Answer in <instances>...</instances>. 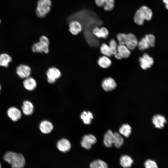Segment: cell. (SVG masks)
<instances>
[{
    "mask_svg": "<svg viewBox=\"0 0 168 168\" xmlns=\"http://www.w3.org/2000/svg\"><path fill=\"white\" fill-rule=\"evenodd\" d=\"M80 117L84 123L86 124H91L93 118L91 112L86 111H84L81 113Z\"/></svg>",
    "mask_w": 168,
    "mask_h": 168,
    "instance_id": "25",
    "label": "cell"
},
{
    "mask_svg": "<svg viewBox=\"0 0 168 168\" xmlns=\"http://www.w3.org/2000/svg\"><path fill=\"white\" fill-rule=\"evenodd\" d=\"M49 45L40 42L35 43L32 46V51L36 53L48 54L49 52Z\"/></svg>",
    "mask_w": 168,
    "mask_h": 168,
    "instance_id": "8",
    "label": "cell"
},
{
    "mask_svg": "<svg viewBox=\"0 0 168 168\" xmlns=\"http://www.w3.org/2000/svg\"><path fill=\"white\" fill-rule=\"evenodd\" d=\"M90 168H108L107 164L103 161L97 160L92 161L90 164Z\"/></svg>",
    "mask_w": 168,
    "mask_h": 168,
    "instance_id": "28",
    "label": "cell"
},
{
    "mask_svg": "<svg viewBox=\"0 0 168 168\" xmlns=\"http://www.w3.org/2000/svg\"><path fill=\"white\" fill-rule=\"evenodd\" d=\"M0 168H2V166H1V165L0 163Z\"/></svg>",
    "mask_w": 168,
    "mask_h": 168,
    "instance_id": "38",
    "label": "cell"
},
{
    "mask_svg": "<svg viewBox=\"0 0 168 168\" xmlns=\"http://www.w3.org/2000/svg\"><path fill=\"white\" fill-rule=\"evenodd\" d=\"M57 147L60 151L66 152L70 150L71 144L68 139L63 138L60 139L57 142Z\"/></svg>",
    "mask_w": 168,
    "mask_h": 168,
    "instance_id": "17",
    "label": "cell"
},
{
    "mask_svg": "<svg viewBox=\"0 0 168 168\" xmlns=\"http://www.w3.org/2000/svg\"><path fill=\"white\" fill-rule=\"evenodd\" d=\"M69 30L73 35H77L82 31V26L81 23L76 20L71 21L69 24Z\"/></svg>",
    "mask_w": 168,
    "mask_h": 168,
    "instance_id": "12",
    "label": "cell"
},
{
    "mask_svg": "<svg viewBox=\"0 0 168 168\" xmlns=\"http://www.w3.org/2000/svg\"><path fill=\"white\" fill-rule=\"evenodd\" d=\"M98 65L103 68L109 67L112 64V62L108 57L103 56L99 58L97 61Z\"/></svg>",
    "mask_w": 168,
    "mask_h": 168,
    "instance_id": "22",
    "label": "cell"
},
{
    "mask_svg": "<svg viewBox=\"0 0 168 168\" xmlns=\"http://www.w3.org/2000/svg\"><path fill=\"white\" fill-rule=\"evenodd\" d=\"M21 108L23 113L26 115L32 114L34 111V105L28 100H26L23 102Z\"/></svg>",
    "mask_w": 168,
    "mask_h": 168,
    "instance_id": "19",
    "label": "cell"
},
{
    "mask_svg": "<svg viewBox=\"0 0 168 168\" xmlns=\"http://www.w3.org/2000/svg\"><path fill=\"white\" fill-rule=\"evenodd\" d=\"M117 52L120 54L123 58H128L131 54L130 50L124 44H119L118 45Z\"/></svg>",
    "mask_w": 168,
    "mask_h": 168,
    "instance_id": "23",
    "label": "cell"
},
{
    "mask_svg": "<svg viewBox=\"0 0 168 168\" xmlns=\"http://www.w3.org/2000/svg\"><path fill=\"white\" fill-rule=\"evenodd\" d=\"M1 86L0 84V91L1 90Z\"/></svg>",
    "mask_w": 168,
    "mask_h": 168,
    "instance_id": "37",
    "label": "cell"
},
{
    "mask_svg": "<svg viewBox=\"0 0 168 168\" xmlns=\"http://www.w3.org/2000/svg\"><path fill=\"white\" fill-rule=\"evenodd\" d=\"M31 69L28 65L21 64L16 68V72L17 75L21 78L25 79L30 76Z\"/></svg>",
    "mask_w": 168,
    "mask_h": 168,
    "instance_id": "5",
    "label": "cell"
},
{
    "mask_svg": "<svg viewBox=\"0 0 168 168\" xmlns=\"http://www.w3.org/2000/svg\"><path fill=\"white\" fill-rule=\"evenodd\" d=\"M114 133L111 130H108L105 134L103 139L105 145L108 147H111L113 144Z\"/></svg>",
    "mask_w": 168,
    "mask_h": 168,
    "instance_id": "18",
    "label": "cell"
},
{
    "mask_svg": "<svg viewBox=\"0 0 168 168\" xmlns=\"http://www.w3.org/2000/svg\"><path fill=\"white\" fill-rule=\"evenodd\" d=\"M96 4L99 7H103L104 10L110 11L114 7V0H95Z\"/></svg>",
    "mask_w": 168,
    "mask_h": 168,
    "instance_id": "10",
    "label": "cell"
},
{
    "mask_svg": "<svg viewBox=\"0 0 168 168\" xmlns=\"http://www.w3.org/2000/svg\"><path fill=\"white\" fill-rule=\"evenodd\" d=\"M100 51L104 56L108 57L111 56L113 55L109 45L105 43H103L101 45Z\"/></svg>",
    "mask_w": 168,
    "mask_h": 168,
    "instance_id": "29",
    "label": "cell"
},
{
    "mask_svg": "<svg viewBox=\"0 0 168 168\" xmlns=\"http://www.w3.org/2000/svg\"><path fill=\"white\" fill-rule=\"evenodd\" d=\"M7 114L8 117L14 122L17 121L21 117V111L15 107H10L7 111Z\"/></svg>",
    "mask_w": 168,
    "mask_h": 168,
    "instance_id": "11",
    "label": "cell"
},
{
    "mask_svg": "<svg viewBox=\"0 0 168 168\" xmlns=\"http://www.w3.org/2000/svg\"><path fill=\"white\" fill-rule=\"evenodd\" d=\"M132 128L130 125L128 124H123L119 130V133L125 137L128 138L130 135Z\"/></svg>",
    "mask_w": 168,
    "mask_h": 168,
    "instance_id": "26",
    "label": "cell"
},
{
    "mask_svg": "<svg viewBox=\"0 0 168 168\" xmlns=\"http://www.w3.org/2000/svg\"><path fill=\"white\" fill-rule=\"evenodd\" d=\"M114 57L118 59H121L123 58L121 55L118 52H117L114 54Z\"/></svg>",
    "mask_w": 168,
    "mask_h": 168,
    "instance_id": "35",
    "label": "cell"
},
{
    "mask_svg": "<svg viewBox=\"0 0 168 168\" xmlns=\"http://www.w3.org/2000/svg\"><path fill=\"white\" fill-rule=\"evenodd\" d=\"M120 164L124 168H129L133 162L132 159L129 156L124 155L121 156L120 161Z\"/></svg>",
    "mask_w": 168,
    "mask_h": 168,
    "instance_id": "24",
    "label": "cell"
},
{
    "mask_svg": "<svg viewBox=\"0 0 168 168\" xmlns=\"http://www.w3.org/2000/svg\"><path fill=\"white\" fill-rule=\"evenodd\" d=\"M39 128L42 133L44 134H48L52 130L53 126L50 122L47 120H44L40 123Z\"/></svg>",
    "mask_w": 168,
    "mask_h": 168,
    "instance_id": "20",
    "label": "cell"
},
{
    "mask_svg": "<svg viewBox=\"0 0 168 168\" xmlns=\"http://www.w3.org/2000/svg\"><path fill=\"white\" fill-rule=\"evenodd\" d=\"M127 35V40L125 45L130 50L134 49L138 46V42L136 36L133 34Z\"/></svg>",
    "mask_w": 168,
    "mask_h": 168,
    "instance_id": "13",
    "label": "cell"
},
{
    "mask_svg": "<svg viewBox=\"0 0 168 168\" xmlns=\"http://www.w3.org/2000/svg\"><path fill=\"white\" fill-rule=\"evenodd\" d=\"M3 159L11 165L12 168H23L25 165V158L21 153L8 151L5 154Z\"/></svg>",
    "mask_w": 168,
    "mask_h": 168,
    "instance_id": "1",
    "label": "cell"
},
{
    "mask_svg": "<svg viewBox=\"0 0 168 168\" xmlns=\"http://www.w3.org/2000/svg\"><path fill=\"white\" fill-rule=\"evenodd\" d=\"M1 19H0V24L1 23Z\"/></svg>",
    "mask_w": 168,
    "mask_h": 168,
    "instance_id": "39",
    "label": "cell"
},
{
    "mask_svg": "<svg viewBox=\"0 0 168 168\" xmlns=\"http://www.w3.org/2000/svg\"><path fill=\"white\" fill-rule=\"evenodd\" d=\"M145 168H158L156 162L151 160H147L145 162Z\"/></svg>",
    "mask_w": 168,
    "mask_h": 168,
    "instance_id": "34",
    "label": "cell"
},
{
    "mask_svg": "<svg viewBox=\"0 0 168 168\" xmlns=\"http://www.w3.org/2000/svg\"><path fill=\"white\" fill-rule=\"evenodd\" d=\"M23 83L25 89L29 91L34 90L36 88L37 85L35 80L30 76L24 79Z\"/></svg>",
    "mask_w": 168,
    "mask_h": 168,
    "instance_id": "14",
    "label": "cell"
},
{
    "mask_svg": "<svg viewBox=\"0 0 168 168\" xmlns=\"http://www.w3.org/2000/svg\"><path fill=\"white\" fill-rule=\"evenodd\" d=\"M113 144L115 147L119 148L124 143V139L117 132H114Z\"/></svg>",
    "mask_w": 168,
    "mask_h": 168,
    "instance_id": "27",
    "label": "cell"
},
{
    "mask_svg": "<svg viewBox=\"0 0 168 168\" xmlns=\"http://www.w3.org/2000/svg\"><path fill=\"white\" fill-rule=\"evenodd\" d=\"M101 86L103 89L106 91H110L114 90L117 86L114 80L111 77L105 78L102 81Z\"/></svg>",
    "mask_w": 168,
    "mask_h": 168,
    "instance_id": "9",
    "label": "cell"
},
{
    "mask_svg": "<svg viewBox=\"0 0 168 168\" xmlns=\"http://www.w3.org/2000/svg\"><path fill=\"white\" fill-rule=\"evenodd\" d=\"M138 46L139 49L142 51L148 49L150 47L145 37L142 38L138 42Z\"/></svg>",
    "mask_w": 168,
    "mask_h": 168,
    "instance_id": "30",
    "label": "cell"
},
{
    "mask_svg": "<svg viewBox=\"0 0 168 168\" xmlns=\"http://www.w3.org/2000/svg\"><path fill=\"white\" fill-rule=\"evenodd\" d=\"M139 61L141 68L143 69L146 70L150 68L153 65V58L146 54H144L139 58Z\"/></svg>",
    "mask_w": 168,
    "mask_h": 168,
    "instance_id": "7",
    "label": "cell"
},
{
    "mask_svg": "<svg viewBox=\"0 0 168 168\" xmlns=\"http://www.w3.org/2000/svg\"><path fill=\"white\" fill-rule=\"evenodd\" d=\"M148 18L147 12L141 7L136 11L133 17L134 22L137 25H142L144 23L145 20L147 21Z\"/></svg>",
    "mask_w": 168,
    "mask_h": 168,
    "instance_id": "4",
    "label": "cell"
},
{
    "mask_svg": "<svg viewBox=\"0 0 168 168\" xmlns=\"http://www.w3.org/2000/svg\"><path fill=\"white\" fill-rule=\"evenodd\" d=\"M150 46L153 47L155 45L156 41L154 36L152 34L146 35L145 37Z\"/></svg>",
    "mask_w": 168,
    "mask_h": 168,
    "instance_id": "32",
    "label": "cell"
},
{
    "mask_svg": "<svg viewBox=\"0 0 168 168\" xmlns=\"http://www.w3.org/2000/svg\"><path fill=\"white\" fill-rule=\"evenodd\" d=\"M96 137L92 134H88L84 135L82 138L81 141V145L84 148L87 149H90L92 145L96 143Z\"/></svg>",
    "mask_w": 168,
    "mask_h": 168,
    "instance_id": "6",
    "label": "cell"
},
{
    "mask_svg": "<svg viewBox=\"0 0 168 168\" xmlns=\"http://www.w3.org/2000/svg\"><path fill=\"white\" fill-rule=\"evenodd\" d=\"M12 61V57L8 54L3 53L0 54V66L7 67Z\"/></svg>",
    "mask_w": 168,
    "mask_h": 168,
    "instance_id": "21",
    "label": "cell"
},
{
    "mask_svg": "<svg viewBox=\"0 0 168 168\" xmlns=\"http://www.w3.org/2000/svg\"><path fill=\"white\" fill-rule=\"evenodd\" d=\"M117 38L119 44L125 45L127 40V34L120 33L117 35Z\"/></svg>",
    "mask_w": 168,
    "mask_h": 168,
    "instance_id": "31",
    "label": "cell"
},
{
    "mask_svg": "<svg viewBox=\"0 0 168 168\" xmlns=\"http://www.w3.org/2000/svg\"><path fill=\"white\" fill-rule=\"evenodd\" d=\"M152 122L156 128L161 129L164 127L166 120L163 115L157 114L153 116Z\"/></svg>",
    "mask_w": 168,
    "mask_h": 168,
    "instance_id": "16",
    "label": "cell"
},
{
    "mask_svg": "<svg viewBox=\"0 0 168 168\" xmlns=\"http://www.w3.org/2000/svg\"><path fill=\"white\" fill-rule=\"evenodd\" d=\"M46 75L48 82L50 84H53L60 77L61 73L57 68L52 67L49 68L47 71Z\"/></svg>",
    "mask_w": 168,
    "mask_h": 168,
    "instance_id": "3",
    "label": "cell"
},
{
    "mask_svg": "<svg viewBox=\"0 0 168 168\" xmlns=\"http://www.w3.org/2000/svg\"><path fill=\"white\" fill-rule=\"evenodd\" d=\"M52 5L51 0H38L35 9L37 16L40 18L45 17L50 12Z\"/></svg>",
    "mask_w": 168,
    "mask_h": 168,
    "instance_id": "2",
    "label": "cell"
},
{
    "mask_svg": "<svg viewBox=\"0 0 168 168\" xmlns=\"http://www.w3.org/2000/svg\"><path fill=\"white\" fill-rule=\"evenodd\" d=\"M109 46L111 50L113 55H114L117 52V44L115 40L112 39L109 42Z\"/></svg>",
    "mask_w": 168,
    "mask_h": 168,
    "instance_id": "33",
    "label": "cell"
},
{
    "mask_svg": "<svg viewBox=\"0 0 168 168\" xmlns=\"http://www.w3.org/2000/svg\"><path fill=\"white\" fill-rule=\"evenodd\" d=\"M92 32L94 35L100 38L106 39L109 34L108 30L104 27L99 28L96 26L93 28Z\"/></svg>",
    "mask_w": 168,
    "mask_h": 168,
    "instance_id": "15",
    "label": "cell"
},
{
    "mask_svg": "<svg viewBox=\"0 0 168 168\" xmlns=\"http://www.w3.org/2000/svg\"><path fill=\"white\" fill-rule=\"evenodd\" d=\"M165 4V7L167 9H168V0H162Z\"/></svg>",
    "mask_w": 168,
    "mask_h": 168,
    "instance_id": "36",
    "label": "cell"
}]
</instances>
